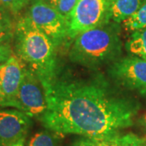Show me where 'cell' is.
I'll return each instance as SVG.
<instances>
[{
	"label": "cell",
	"instance_id": "1",
	"mask_svg": "<svg viewBox=\"0 0 146 146\" xmlns=\"http://www.w3.org/2000/svg\"><path fill=\"white\" fill-rule=\"evenodd\" d=\"M44 89L47 106L39 119L58 135L96 140L115 136L133 124L140 108L100 75L86 79L56 76Z\"/></svg>",
	"mask_w": 146,
	"mask_h": 146
},
{
	"label": "cell",
	"instance_id": "2",
	"mask_svg": "<svg viewBox=\"0 0 146 146\" xmlns=\"http://www.w3.org/2000/svg\"><path fill=\"white\" fill-rule=\"evenodd\" d=\"M14 54L40 79L43 87L57 76L56 47L25 14L16 21Z\"/></svg>",
	"mask_w": 146,
	"mask_h": 146
},
{
	"label": "cell",
	"instance_id": "3",
	"mask_svg": "<svg viewBox=\"0 0 146 146\" xmlns=\"http://www.w3.org/2000/svg\"><path fill=\"white\" fill-rule=\"evenodd\" d=\"M73 40L69 59L85 68L95 69L113 63L122 54L119 24L113 21L81 33Z\"/></svg>",
	"mask_w": 146,
	"mask_h": 146
},
{
	"label": "cell",
	"instance_id": "4",
	"mask_svg": "<svg viewBox=\"0 0 146 146\" xmlns=\"http://www.w3.org/2000/svg\"><path fill=\"white\" fill-rule=\"evenodd\" d=\"M111 0H78L69 20L68 38L102 26L111 21Z\"/></svg>",
	"mask_w": 146,
	"mask_h": 146
},
{
	"label": "cell",
	"instance_id": "5",
	"mask_svg": "<svg viewBox=\"0 0 146 146\" xmlns=\"http://www.w3.org/2000/svg\"><path fill=\"white\" fill-rule=\"evenodd\" d=\"M25 15L50 39L56 48L69 39L68 20L44 0L31 2Z\"/></svg>",
	"mask_w": 146,
	"mask_h": 146
},
{
	"label": "cell",
	"instance_id": "6",
	"mask_svg": "<svg viewBox=\"0 0 146 146\" xmlns=\"http://www.w3.org/2000/svg\"><path fill=\"white\" fill-rule=\"evenodd\" d=\"M108 73L110 78L120 86L146 94L145 58L136 55L119 58L110 65Z\"/></svg>",
	"mask_w": 146,
	"mask_h": 146
},
{
	"label": "cell",
	"instance_id": "7",
	"mask_svg": "<svg viewBox=\"0 0 146 146\" xmlns=\"http://www.w3.org/2000/svg\"><path fill=\"white\" fill-rule=\"evenodd\" d=\"M16 102L19 109L31 118H40L47 106L46 91L38 76L27 66Z\"/></svg>",
	"mask_w": 146,
	"mask_h": 146
},
{
	"label": "cell",
	"instance_id": "8",
	"mask_svg": "<svg viewBox=\"0 0 146 146\" xmlns=\"http://www.w3.org/2000/svg\"><path fill=\"white\" fill-rule=\"evenodd\" d=\"M32 125L31 117L20 110L0 108V146H10L25 139Z\"/></svg>",
	"mask_w": 146,
	"mask_h": 146
},
{
	"label": "cell",
	"instance_id": "9",
	"mask_svg": "<svg viewBox=\"0 0 146 146\" xmlns=\"http://www.w3.org/2000/svg\"><path fill=\"white\" fill-rule=\"evenodd\" d=\"M26 68V63L15 54L0 65V89L8 98L17 105L16 95Z\"/></svg>",
	"mask_w": 146,
	"mask_h": 146
},
{
	"label": "cell",
	"instance_id": "10",
	"mask_svg": "<svg viewBox=\"0 0 146 146\" xmlns=\"http://www.w3.org/2000/svg\"><path fill=\"white\" fill-rule=\"evenodd\" d=\"M146 0H111L110 19L115 23H123L140 9Z\"/></svg>",
	"mask_w": 146,
	"mask_h": 146
},
{
	"label": "cell",
	"instance_id": "11",
	"mask_svg": "<svg viewBox=\"0 0 146 146\" xmlns=\"http://www.w3.org/2000/svg\"><path fill=\"white\" fill-rule=\"evenodd\" d=\"M126 49L132 55L146 58V28L132 32L125 45Z\"/></svg>",
	"mask_w": 146,
	"mask_h": 146
},
{
	"label": "cell",
	"instance_id": "12",
	"mask_svg": "<svg viewBox=\"0 0 146 146\" xmlns=\"http://www.w3.org/2000/svg\"><path fill=\"white\" fill-rule=\"evenodd\" d=\"M16 26L13 15L0 6V42L11 43L13 41Z\"/></svg>",
	"mask_w": 146,
	"mask_h": 146
},
{
	"label": "cell",
	"instance_id": "13",
	"mask_svg": "<svg viewBox=\"0 0 146 146\" xmlns=\"http://www.w3.org/2000/svg\"><path fill=\"white\" fill-rule=\"evenodd\" d=\"M57 134L50 131H41L30 138L27 146H58Z\"/></svg>",
	"mask_w": 146,
	"mask_h": 146
},
{
	"label": "cell",
	"instance_id": "14",
	"mask_svg": "<svg viewBox=\"0 0 146 146\" xmlns=\"http://www.w3.org/2000/svg\"><path fill=\"white\" fill-rule=\"evenodd\" d=\"M123 25L128 31H136L146 28V1L134 15L123 22Z\"/></svg>",
	"mask_w": 146,
	"mask_h": 146
},
{
	"label": "cell",
	"instance_id": "15",
	"mask_svg": "<svg viewBox=\"0 0 146 146\" xmlns=\"http://www.w3.org/2000/svg\"><path fill=\"white\" fill-rule=\"evenodd\" d=\"M53 8L58 11L60 14L70 20L73 10L76 5L78 0H44Z\"/></svg>",
	"mask_w": 146,
	"mask_h": 146
},
{
	"label": "cell",
	"instance_id": "16",
	"mask_svg": "<svg viewBox=\"0 0 146 146\" xmlns=\"http://www.w3.org/2000/svg\"><path fill=\"white\" fill-rule=\"evenodd\" d=\"M30 3L31 0H0V6L8 11L11 15L17 16Z\"/></svg>",
	"mask_w": 146,
	"mask_h": 146
},
{
	"label": "cell",
	"instance_id": "17",
	"mask_svg": "<svg viewBox=\"0 0 146 146\" xmlns=\"http://www.w3.org/2000/svg\"><path fill=\"white\" fill-rule=\"evenodd\" d=\"M14 54L11 43L0 42V65L6 61Z\"/></svg>",
	"mask_w": 146,
	"mask_h": 146
},
{
	"label": "cell",
	"instance_id": "18",
	"mask_svg": "<svg viewBox=\"0 0 146 146\" xmlns=\"http://www.w3.org/2000/svg\"><path fill=\"white\" fill-rule=\"evenodd\" d=\"M3 107H12L18 109V105L16 104V102L8 98L2 91V89H0V108Z\"/></svg>",
	"mask_w": 146,
	"mask_h": 146
},
{
	"label": "cell",
	"instance_id": "19",
	"mask_svg": "<svg viewBox=\"0 0 146 146\" xmlns=\"http://www.w3.org/2000/svg\"><path fill=\"white\" fill-rule=\"evenodd\" d=\"M75 146H103L99 141L96 139H91V138H84L80 141H76Z\"/></svg>",
	"mask_w": 146,
	"mask_h": 146
},
{
	"label": "cell",
	"instance_id": "20",
	"mask_svg": "<svg viewBox=\"0 0 146 146\" xmlns=\"http://www.w3.org/2000/svg\"><path fill=\"white\" fill-rule=\"evenodd\" d=\"M103 146H121L112 137H107L102 140H98Z\"/></svg>",
	"mask_w": 146,
	"mask_h": 146
},
{
	"label": "cell",
	"instance_id": "21",
	"mask_svg": "<svg viewBox=\"0 0 146 146\" xmlns=\"http://www.w3.org/2000/svg\"><path fill=\"white\" fill-rule=\"evenodd\" d=\"M140 122H141V125L143 126L144 128L146 130V113L141 117V119H140Z\"/></svg>",
	"mask_w": 146,
	"mask_h": 146
},
{
	"label": "cell",
	"instance_id": "22",
	"mask_svg": "<svg viewBox=\"0 0 146 146\" xmlns=\"http://www.w3.org/2000/svg\"><path fill=\"white\" fill-rule=\"evenodd\" d=\"M25 139H22L21 141H19L18 142H16V143L10 146H25Z\"/></svg>",
	"mask_w": 146,
	"mask_h": 146
},
{
	"label": "cell",
	"instance_id": "23",
	"mask_svg": "<svg viewBox=\"0 0 146 146\" xmlns=\"http://www.w3.org/2000/svg\"><path fill=\"white\" fill-rule=\"evenodd\" d=\"M33 1H35V0H31V2H33Z\"/></svg>",
	"mask_w": 146,
	"mask_h": 146
},
{
	"label": "cell",
	"instance_id": "24",
	"mask_svg": "<svg viewBox=\"0 0 146 146\" xmlns=\"http://www.w3.org/2000/svg\"><path fill=\"white\" fill-rule=\"evenodd\" d=\"M145 60H146V58H145Z\"/></svg>",
	"mask_w": 146,
	"mask_h": 146
},
{
	"label": "cell",
	"instance_id": "25",
	"mask_svg": "<svg viewBox=\"0 0 146 146\" xmlns=\"http://www.w3.org/2000/svg\"><path fill=\"white\" fill-rule=\"evenodd\" d=\"M73 146H75V145H73Z\"/></svg>",
	"mask_w": 146,
	"mask_h": 146
}]
</instances>
